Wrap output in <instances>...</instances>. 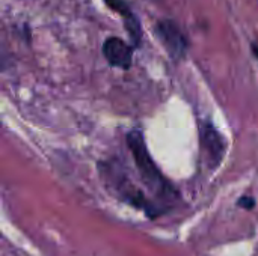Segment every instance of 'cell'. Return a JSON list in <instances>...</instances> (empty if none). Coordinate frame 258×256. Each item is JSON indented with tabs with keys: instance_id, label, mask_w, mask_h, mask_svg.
I'll list each match as a JSON object with an SVG mask.
<instances>
[{
	"instance_id": "6",
	"label": "cell",
	"mask_w": 258,
	"mask_h": 256,
	"mask_svg": "<svg viewBox=\"0 0 258 256\" xmlns=\"http://www.w3.org/2000/svg\"><path fill=\"white\" fill-rule=\"evenodd\" d=\"M237 205H239L240 208H245V210H252V208L255 207V201H254V198H251V196H243V198H240V199L237 201Z\"/></svg>"
},
{
	"instance_id": "4",
	"label": "cell",
	"mask_w": 258,
	"mask_h": 256,
	"mask_svg": "<svg viewBox=\"0 0 258 256\" xmlns=\"http://www.w3.org/2000/svg\"><path fill=\"white\" fill-rule=\"evenodd\" d=\"M103 56L109 65L128 69L133 62V47L118 36H110L103 44Z\"/></svg>"
},
{
	"instance_id": "3",
	"label": "cell",
	"mask_w": 258,
	"mask_h": 256,
	"mask_svg": "<svg viewBox=\"0 0 258 256\" xmlns=\"http://www.w3.org/2000/svg\"><path fill=\"white\" fill-rule=\"evenodd\" d=\"M106 3V6L109 9H112L113 12L119 14L124 18V27L128 33L130 42L133 48L141 47L142 42V26L141 21L138 18V15L133 12L132 5L128 3V0H103Z\"/></svg>"
},
{
	"instance_id": "5",
	"label": "cell",
	"mask_w": 258,
	"mask_h": 256,
	"mask_svg": "<svg viewBox=\"0 0 258 256\" xmlns=\"http://www.w3.org/2000/svg\"><path fill=\"white\" fill-rule=\"evenodd\" d=\"M201 146L203 151L207 157L209 166L215 167L221 163V158L224 155V142L221 134L215 130L213 125L210 124H203L201 125Z\"/></svg>"
},
{
	"instance_id": "7",
	"label": "cell",
	"mask_w": 258,
	"mask_h": 256,
	"mask_svg": "<svg viewBox=\"0 0 258 256\" xmlns=\"http://www.w3.org/2000/svg\"><path fill=\"white\" fill-rule=\"evenodd\" d=\"M251 48H252V53H254V56L257 57V60H258V44L257 42H252Z\"/></svg>"
},
{
	"instance_id": "1",
	"label": "cell",
	"mask_w": 258,
	"mask_h": 256,
	"mask_svg": "<svg viewBox=\"0 0 258 256\" xmlns=\"http://www.w3.org/2000/svg\"><path fill=\"white\" fill-rule=\"evenodd\" d=\"M127 145L133 154L135 163L139 169V174L144 180V183L159 196L162 198H172L174 196V190L171 189V186L165 181V178L162 177V174L159 172L157 166L154 164L144 136L141 131L133 130L127 134Z\"/></svg>"
},
{
	"instance_id": "2",
	"label": "cell",
	"mask_w": 258,
	"mask_h": 256,
	"mask_svg": "<svg viewBox=\"0 0 258 256\" xmlns=\"http://www.w3.org/2000/svg\"><path fill=\"white\" fill-rule=\"evenodd\" d=\"M154 33L174 60H180L186 56L189 42L175 21L169 18L159 20L154 26Z\"/></svg>"
}]
</instances>
